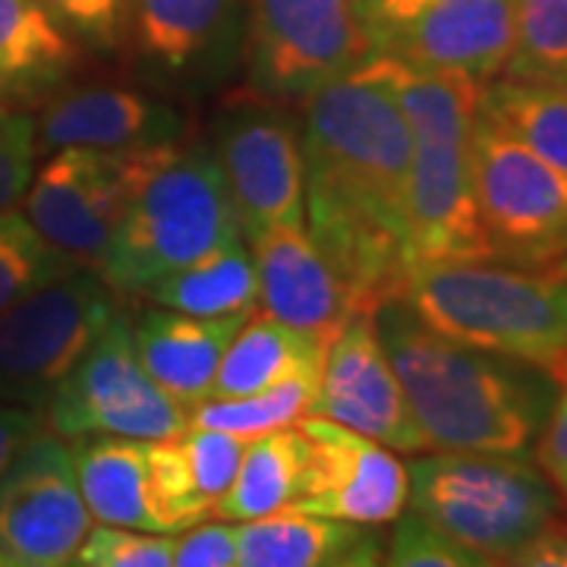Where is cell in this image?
I'll use <instances>...</instances> for the list:
<instances>
[{
    "label": "cell",
    "instance_id": "18",
    "mask_svg": "<svg viewBox=\"0 0 567 567\" xmlns=\"http://www.w3.org/2000/svg\"><path fill=\"white\" fill-rule=\"evenodd\" d=\"M265 316L303 331L324 347L357 312L341 275L306 227H278L246 240Z\"/></svg>",
    "mask_w": 567,
    "mask_h": 567
},
{
    "label": "cell",
    "instance_id": "40",
    "mask_svg": "<svg viewBox=\"0 0 567 567\" xmlns=\"http://www.w3.org/2000/svg\"><path fill=\"white\" fill-rule=\"evenodd\" d=\"M328 567H385V543L379 533L365 529L363 536Z\"/></svg>",
    "mask_w": 567,
    "mask_h": 567
},
{
    "label": "cell",
    "instance_id": "3",
    "mask_svg": "<svg viewBox=\"0 0 567 567\" xmlns=\"http://www.w3.org/2000/svg\"><path fill=\"white\" fill-rule=\"evenodd\" d=\"M404 114L413 140L404 259H488L473 177L483 82L365 58Z\"/></svg>",
    "mask_w": 567,
    "mask_h": 567
},
{
    "label": "cell",
    "instance_id": "35",
    "mask_svg": "<svg viewBox=\"0 0 567 567\" xmlns=\"http://www.w3.org/2000/svg\"><path fill=\"white\" fill-rule=\"evenodd\" d=\"M66 32L95 48H117L126 32V0H41Z\"/></svg>",
    "mask_w": 567,
    "mask_h": 567
},
{
    "label": "cell",
    "instance_id": "8",
    "mask_svg": "<svg viewBox=\"0 0 567 567\" xmlns=\"http://www.w3.org/2000/svg\"><path fill=\"white\" fill-rule=\"evenodd\" d=\"M365 58L357 0H246V82L265 102H303Z\"/></svg>",
    "mask_w": 567,
    "mask_h": 567
},
{
    "label": "cell",
    "instance_id": "32",
    "mask_svg": "<svg viewBox=\"0 0 567 567\" xmlns=\"http://www.w3.org/2000/svg\"><path fill=\"white\" fill-rule=\"evenodd\" d=\"M177 536L95 524L82 539L76 561L85 567H174Z\"/></svg>",
    "mask_w": 567,
    "mask_h": 567
},
{
    "label": "cell",
    "instance_id": "22",
    "mask_svg": "<svg viewBox=\"0 0 567 567\" xmlns=\"http://www.w3.org/2000/svg\"><path fill=\"white\" fill-rule=\"evenodd\" d=\"M70 457L92 524L167 533L152 492L145 442L89 435L70 442Z\"/></svg>",
    "mask_w": 567,
    "mask_h": 567
},
{
    "label": "cell",
    "instance_id": "25",
    "mask_svg": "<svg viewBox=\"0 0 567 567\" xmlns=\"http://www.w3.org/2000/svg\"><path fill=\"white\" fill-rule=\"evenodd\" d=\"M363 533L365 527L284 507L234 524L237 567H328Z\"/></svg>",
    "mask_w": 567,
    "mask_h": 567
},
{
    "label": "cell",
    "instance_id": "36",
    "mask_svg": "<svg viewBox=\"0 0 567 567\" xmlns=\"http://www.w3.org/2000/svg\"><path fill=\"white\" fill-rule=\"evenodd\" d=\"M551 375L558 382V394L539 432V442L533 447V461L555 486L561 505H567V357L551 369Z\"/></svg>",
    "mask_w": 567,
    "mask_h": 567
},
{
    "label": "cell",
    "instance_id": "13",
    "mask_svg": "<svg viewBox=\"0 0 567 567\" xmlns=\"http://www.w3.org/2000/svg\"><path fill=\"white\" fill-rule=\"evenodd\" d=\"M92 529L70 442L41 429L0 476V561L63 567Z\"/></svg>",
    "mask_w": 567,
    "mask_h": 567
},
{
    "label": "cell",
    "instance_id": "17",
    "mask_svg": "<svg viewBox=\"0 0 567 567\" xmlns=\"http://www.w3.org/2000/svg\"><path fill=\"white\" fill-rule=\"evenodd\" d=\"M183 114L133 85L58 89L35 117L39 148H152L183 140Z\"/></svg>",
    "mask_w": 567,
    "mask_h": 567
},
{
    "label": "cell",
    "instance_id": "28",
    "mask_svg": "<svg viewBox=\"0 0 567 567\" xmlns=\"http://www.w3.org/2000/svg\"><path fill=\"white\" fill-rule=\"evenodd\" d=\"M322 372H303L287 382L246 394V398H208L189 410V425L221 429L240 439H259L312 413Z\"/></svg>",
    "mask_w": 567,
    "mask_h": 567
},
{
    "label": "cell",
    "instance_id": "21",
    "mask_svg": "<svg viewBox=\"0 0 567 567\" xmlns=\"http://www.w3.org/2000/svg\"><path fill=\"white\" fill-rule=\"evenodd\" d=\"M76 63V35L41 0H0V102H44L66 85Z\"/></svg>",
    "mask_w": 567,
    "mask_h": 567
},
{
    "label": "cell",
    "instance_id": "19",
    "mask_svg": "<svg viewBox=\"0 0 567 567\" xmlns=\"http://www.w3.org/2000/svg\"><path fill=\"white\" fill-rule=\"evenodd\" d=\"M126 32L164 76H212L244 51L246 0H126Z\"/></svg>",
    "mask_w": 567,
    "mask_h": 567
},
{
    "label": "cell",
    "instance_id": "42",
    "mask_svg": "<svg viewBox=\"0 0 567 567\" xmlns=\"http://www.w3.org/2000/svg\"><path fill=\"white\" fill-rule=\"evenodd\" d=\"M63 567H85V565H82V561H76V558H73L70 565H63Z\"/></svg>",
    "mask_w": 567,
    "mask_h": 567
},
{
    "label": "cell",
    "instance_id": "43",
    "mask_svg": "<svg viewBox=\"0 0 567 567\" xmlns=\"http://www.w3.org/2000/svg\"><path fill=\"white\" fill-rule=\"evenodd\" d=\"M0 567H10V565H3V561H0Z\"/></svg>",
    "mask_w": 567,
    "mask_h": 567
},
{
    "label": "cell",
    "instance_id": "9",
    "mask_svg": "<svg viewBox=\"0 0 567 567\" xmlns=\"http://www.w3.org/2000/svg\"><path fill=\"white\" fill-rule=\"evenodd\" d=\"M44 425L63 442L89 435L158 442L189 429V410L142 369L133 316L121 306L44 404Z\"/></svg>",
    "mask_w": 567,
    "mask_h": 567
},
{
    "label": "cell",
    "instance_id": "39",
    "mask_svg": "<svg viewBox=\"0 0 567 567\" xmlns=\"http://www.w3.org/2000/svg\"><path fill=\"white\" fill-rule=\"evenodd\" d=\"M495 567H567V527L558 520L529 543L498 558Z\"/></svg>",
    "mask_w": 567,
    "mask_h": 567
},
{
    "label": "cell",
    "instance_id": "38",
    "mask_svg": "<svg viewBox=\"0 0 567 567\" xmlns=\"http://www.w3.org/2000/svg\"><path fill=\"white\" fill-rule=\"evenodd\" d=\"M41 429H48L41 410L0 401V476H3L7 466L13 464V457L20 454L22 447L39 435Z\"/></svg>",
    "mask_w": 567,
    "mask_h": 567
},
{
    "label": "cell",
    "instance_id": "1",
    "mask_svg": "<svg viewBox=\"0 0 567 567\" xmlns=\"http://www.w3.org/2000/svg\"><path fill=\"white\" fill-rule=\"evenodd\" d=\"M306 230L341 275L357 312L398 293L404 275L413 140L369 66L303 99Z\"/></svg>",
    "mask_w": 567,
    "mask_h": 567
},
{
    "label": "cell",
    "instance_id": "27",
    "mask_svg": "<svg viewBox=\"0 0 567 567\" xmlns=\"http://www.w3.org/2000/svg\"><path fill=\"white\" fill-rule=\"evenodd\" d=\"M480 114L567 174V85L498 76L483 85Z\"/></svg>",
    "mask_w": 567,
    "mask_h": 567
},
{
    "label": "cell",
    "instance_id": "4",
    "mask_svg": "<svg viewBox=\"0 0 567 567\" xmlns=\"http://www.w3.org/2000/svg\"><path fill=\"white\" fill-rule=\"evenodd\" d=\"M240 240L246 237L215 152L203 142H167L142 152L140 174L95 271L126 303Z\"/></svg>",
    "mask_w": 567,
    "mask_h": 567
},
{
    "label": "cell",
    "instance_id": "12",
    "mask_svg": "<svg viewBox=\"0 0 567 567\" xmlns=\"http://www.w3.org/2000/svg\"><path fill=\"white\" fill-rule=\"evenodd\" d=\"M215 158L246 240L278 227H306V167L300 126L252 95L224 111Z\"/></svg>",
    "mask_w": 567,
    "mask_h": 567
},
{
    "label": "cell",
    "instance_id": "10",
    "mask_svg": "<svg viewBox=\"0 0 567 567\" xmlns=\"http://www.w3.org/2000/svg\"><path fill=\"white\" fill-rule=\"evenodd\" d=\"M473 177L488 259L520 268H551L565 259L567 174L480 114Z\"/></svg>",
    "mask_w": 567,
    "mask_h": 567
},
{
    "label": "cell",
    "instance_id": "15",
    "mask_svg": "<svg viewBox=\"0 0 567 567\" xmlns=\"http://www.w3.org/2000/svg\"><path fill=\"white\" fill-rule=\"evenodd\" d=\"M306 470L293 511L353 527H385L406 511L410 476L398 451L322 416H303Z\"/></svg>",
    "mask_w": 567,
    "mask_h": 567
},
{
    "label": "cell",
    "instance_id": "41",
    "mask_svg": "<svg viewBox=\"0 0 567 567\" xmlns=\"http://www.w3.org/2000/svg\"><path fill=\"white\" fill-rule=\"evenodd\" d=\"M555 271H558V275H561V278H565V281H567V256H565V259H561V262L555 265Z\"/></svg>",
    "mask_w": 567,
    "mask_h": 567
},
{
    "label": "cell",
    "instance_id": "34",
    "mask_svg": "<svg viewBox=\"0 0 567 567\" xmlns=\"http://www.w3.org/2000/svg\"><path fill=\"white\" fill-rule=\"evenodd\" d=\"M35 158H39L35 117L25 107L0 102V212L22 203L35 174Z\"/></svg>",
    "mask_w": 567,
    "mask_h": 567
},
{
    "label": "cell",
    "instance_id": "16",
    "mask_svg": "<svg viewBox=\"0 0 567 567\" xmlns=\"http://www.w3.org/2000/svg\"><path fill=\"white\" fill-rule=\"evenodd\" d=\"M312 416L347 425L398 454L429 451L372 312H353L324 350Z\"/></svg>",
    "mask_w": 567,
    "mask_h": 567
},
{
    "label": "cell",
    "instance_id": "29",
    "mask_svg": "<svg viewBox=\"0 0 567 567\" xmlns=\"http://www.w3.org/2000/svg\"><path fill=\"white\" fill-rule=\"evenodd\" d=\"M505 80L567 85V0H517Z\"/></svg>",
    "mask_w": 567,
    "mask_h": 567
},
{
    "label": "cell",
    "instance_id": "33",
    "mask_svg": "<svg viewBox=\"0 0 567 567\" xmlns=\"http://www.w3.org/2000/svg\"><path fill=\"white\" fill-rule=\"evenodd\" d=\"M385 567H495V561L447 539L416 514H401L385 543Z\"/></svg>",
    "mask_w": 567,
    "mask_h": 567
},
{
    "label": "cell",
    "instance_id": "26",
    "mask_svg": "<svg viewBox=\"0 0 567 567\" xmlns=\"http://www.w3.org/2000/svg\"><path fill=\"white\" fill-rule=\"evenodd\" d=\"M142 300L186 316H240L259 309V275L249 244H230L167 275Z\"/></svg>",
    "mask_w": 567,
    "mask_h": 567
},
{
    "label": "cell",
    "instance_id": "23",
    "mask_svg": "<svg viewBox=\"0 0 567 567\" xmlns=\"http://www.w3.org/2000/svg\"><path fill=\"white\" fill-rule=\"evenodd\" d=\"M328 347L303 331L252 312L224 350L212 398H246L303 372H322Z\"/></svg>",
    "mask_w": 567,
    "mask_h": 567
},
{
    "label": "cell",
    "instance_id": "31",
    "mask_svg": "<svg viewBox=\"0 0 567 567\" xmlns=\"http://www.w3.org/2000/svg\"><path fill=\"white\" fill-rule=\"evenodd\" d=\"M246 442L249 439L230 435L221 429H205V425H189L186 432H181V447L193 473V483L199 488L205 505L212 507V514L237 476Z\"/></svg>",
    "mask_w": 567,
    "mask_h": 567
},
{
    "label": "cell",
    "instance_id": "6",
    "mask_svg": "<svg viewBox=\"0 0 567 567\" xmlns=\"http://www.w3.org/2000/svg\"><path fill=\"white\" fill-rule=\"evenodd\" d=\"M406 476L410 514L492 561L561 520V498L533 457L423 451Z\"/></svg>",
    "mask_w": 567,
    "mask_h": 567
},
{
    "label": "cell",
    "instance_id": "24",
    "mask_svg": "<svg viewBox=\"0 0 567 567\" xmlns=\"http://www.w3.org/2000/svg\"><path fill=\"white\" fill-rule=\"evenodd\" d=\"M303 470L306 439L297 423L249 439L237 476L215 505L212 517H221L227 524H244L290 507L300 495Z\"/></svg>",
    "mask_w": 567,
    "mask_h": 567
},
{
    "label": "cell",
    "instance_id": "14",
    "mask_svg": "<svg viewBox=\"0 0 567 567\" xmlns=\"http://www.w3.org/2000/svg\"><path fill=\"white\" fill-rule=\"evenodd\" d=\"M145 148H54L35 167L22 196L25 218L54 249L85 268H99L140 174Z\"/></svg>",
    "mask_w": 567,
    "mask_h": 567
},
{
    "label": "cell",
    "instance_id": "20",
    "mask_svg": "<svg viewBox=\"0 0 567 567\" xmlns=\"http://www.w3.org/2000/svg\"><path fill=\"white\" fill-rule=\"evenodd\" d=\"M249 316L252 312L205 319L155 306L142 312L140 319H133L142 369L164 394L193 410L212 398L224 350Z\"/></svg>",
    "mask_w": 567,
    "mask_h": 567
},
{
    "label": "cell",
    "instance_id": "30",
    "mask_svg": "<svg viewBox=\"0 0 567 567\" xmlns=\"http://www.w3.org/2000/svg\"><path fill=\"white\" fill-rule=\"evenodd\" d=\"M73 268L80 265L48 244L25 212H0V312L70 275Z\"/></svg>",
    "mask_w": 567,
    "mask_h": 567
},
{
    "label": "cell",
    "instance_id": "2",
    "mask_svg": "<svg viewBox=\"0 0 567 567\" xmlns=\"http://www.w3.org/2000/svg\"><path fill=\"white\" fill-rule=\"evenodd\" d=\"M372 319L429 451L533 457L558 394L548 369L457 344L398 293L375 306Z\"/></svg>",
    "mask_w": 567,
    "mask_h": 567
},
{
    "label": "cell",
    "instance_id": "5",
    "mask_svg": "<svg viewBox=\"0 0 567 567\" xmlns=\"http://www.w3.org/2000/svg\"><path fill=\"white\" fill-rule=\"evenodd\" d=\"M398 297L457 344L548 372L567 357V281L555 265L420 259L404 265Z\"/></svg>",
    "mask_w": 567,
    "mask_h": 567
},
{
    "label": "cell",
    "instance_id": "11",
    "mask_svg": "<svg viewBox=\"0 0 567 567\" xmlns=\"http://www.w3.org/2000/svg\"><path fill=\"white\" fill-rule=\"evenodd\" d=\"M369 58L488 85L514 48L517 0H357Z\"/></svg>",
    "mask_w": 567,
    "mask_h": 567
},
{
    "label": "cell",
    "instance_id": "37",
    "mask_svg": "<svg viewBox=\"0 0 567 567\" xmlns=\"http://www.w3.org/2000/svg\"><path fill=\"white\" fill-rule=\"evenodd\" d=\"M174 567H237L234 524H199L177 536Z\"/></svg>",
    "mask_w": 567,
    "mask_h": 567
},
{
    "label": "cell",
    "instance_id": "7",
    "mask_svg": "<svg viewBox=\"0 0 567 567\" xmlns=\"http://www.w3.org/2000/svg\"><path fill=\"white\" fill-rule=\"evenodd\" d=\"M123 300L95 268H73L0 312V401L32 406L58 391L70 369L99 341Z\"/></svg>",
    "mask_w": 567,
    "mask_h": 567
}]
</instances>
